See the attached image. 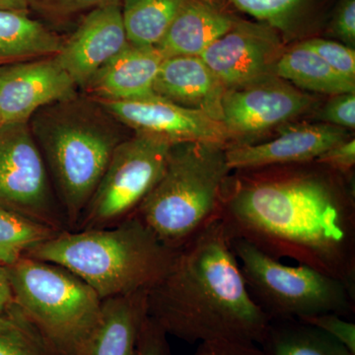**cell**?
<instances>
[{"mask_svg":"<svg viewBox=\"0 0 355 355\" xmlns=\"http://www.w3.org/2000/svg\"><path fill=\"white\" fill-rule=\"evenodd\" d=\"M179 250L159 241L132 216L111 227L62 231L24 257L67 268L105 300L148 291L170 270Z\"/></svg>","mask_w":355,"mask_h":355,"instance_id":"277c9868","label":"cell"},{"mask_svg":"<svg viewBox=\"0 0 355 355\" xmlns=\"http://www.w3.org/2000/svg\"><path fill=\"white\" fill-rule=\"evenodd\" d=\"M331 31L345 44L354 48L355 46V0H342L334 19Z\"/></svg>","mask_w":355,"mask_h":355,"instance_id":"d6a6232c","label":"cell"},{"mask_svg":"<svg viewBox=\"0 0 355 355\" xmlns=\"http://www.w3.org/2000/svg\"><path fill=\"white\" fill-rule=\"evenodd\" d=\"M128 44L120 0H113L93 8L53 57L77 87L83 88Z\"/></svg>","mask_w":355,"mask_h":355,"instance_id":"5bb4252c","label":"cell"},{"mask_svg":"<svg viewBox=\"0 0 355 355\" xmlns=\"http://www.w3.org/2000/svg\"><path fill=\"white\" fill-rule=\"evenodd\" d=\"M2 123V120H1V114H0V125H1Z\"/></svg>","mask_w":355,"mask_h":355,"instance_id":"8d00e7d4","label":"cell"},{"mask_svg":"<svg viewBox=\"0 0 355 355\" xmlns=\"http://www.w3.org/2000/svg\"><path fill=\"white\" fill-rule=\"evenodd\" d=\"M147 291L105 299L101 317L80 355H137L147 316Z\"/></svg>","mask_w":355,"mask_h":355,"instance_id":"ac0fdd59","label":"cell"},{"mask_svg":"<svg viewBox=\"0 0 355 355\" xmlns=\"http://www.w3.org/2000/svg\"><path fill=\"white\" fill-rule=\"evenodd\" d=\"M275 76L296 88L331 96L355 92V83L340 76L302 43L284 51Z\"/></svg>","mask_w":355,"mask_h":355,"instance_id":"ffe728a7","label":"cell"},{"mask_svg":"<svg viewBox=\"0 0 355 355\" xmlns=\"http://www.w3.org/2000/svg\"><path fill=\"white\" fill-rule=\"evenodd\" d=\"M224 91L202 58L189 55L166 58L154 83V92L159 97L220 121Z\"/></svg>","mask_w":355,"mask_h":355,"instance_id":"e0dca14e","label":"cell"},{"mask_svg":"<svg viewBox=\"0 0 355 355\" xmlns=\"http://www.w3.org/2000/svg\"><path fill=\"white\" fill-rule=\"evenodd\" d=\"M64 41L27 13L0 10V62L53 57Z\"/></svg>","mask_w":355,"mask_h":355,"instance_id":"44dd1931","label":"cell"},{"mask_svg":"<svg viewBox=\"0 0 355 355\" xmlns=\"http://www.w3.org/2000/svg\"><path fill=\"white\" fill-rule=\"evenodd\" d=\"M228 240L250 295L270 320L354 316L355 294L340 280L307 266L284 265L241 239Z\"/></svg>","mask_w":355,"mask_h":355,"instance_id":"52a82bcc","label":"cell"},{"mask_svg":"<svg viewBox=\"0 0 355 355\" xmlns=\"http://www.w3.org/2000/svg\"><path fill=\"white\" fill-rule=\"evenodd\" d=\"M171 146L163 137L147 133L123 139L76 230L111 227L132 216L162 174Z\"/></svg>","mask_w":355,"mask_h":355,"instance_id":"ba28073f","label":"cell"},{"mask_svg":"<svg viewBox=\"0 0 355 355\" xmlns=\"http://www.w3.org/2000/svg\"><path fill=\"white\" fill-rule=\"evenodd\" d=\"M76 84L55 57L0 67V114L3 123H28L53 103L76 95Z\"/></svg>","mask_w":355,"mask_h":355,"instance_id":"4fadbf2b","label":"cell"},{"mask_svg":"<svg viewBox=\"0 0 355 355\" xmlns=\"http://www.w3.org/2000/svg\"><path fill=\"white\" fill-rule=\"evenodd\" d=\"M317 163L347 176L355 165V140L347 139L331 146L316 159Z\"/></svg>","mask_w":355,"mask_h":355,"instance_id":"4dcf8cb0","label":"cell"},{"mask_svg":"<svg viewBox=\"0 0 355 355\" xmlns=\"http://www.w3.org/2000/svg\"><path fill=\"white\" fill-rule=\"evenodd\" d=\"M347 139L345 128L324 123H305L288 128L277 139L263 144L227 146L226 161L232 171L312 162L331 146Z\"/></svg>","mask_w":355,"mask_h":355,"instance_id":"9a60e30c","label":"cell"},{"mask_svg":"<svg viewBox=\"0 0 355 355\" xmlns=\"http://www.w3.org/2000/svg\"><path fill=\"white\" fill-rule=\"evenodd\" d=\"M277 33L291 35L315 0H226Z\"/></svg>","mask_w":355,"mask_h":355,"instance_id":"484cf974","label":"cell"},{"mask_svg":"<svg viewBox=\"0 0 355 355\" xmlns=\"http://www.w3.org/2000/svg\"><path fill=\"white\" fill-rule=\"evenodd\" d=\"M260 347L266 355H354L328 334L298 319L270 320Z\"/></svg>","mask_w":355,"mask_h":355,"instance_id":"7402d4cb","label":"cell"},{"mask_svg":"<svg viewBox=\"0 0 355 355\" xmlns=\"http://www.w3.org/2000/svg\"><path fill=\"white\" fill-rule=\"evenodd\" d=\"M188 0H125L121 7L128 43L157 46Z\"/></svg>","mask_w":355,"mask_h":355,"instance_id":"603a6c76","label":"cell"},{"mask_svg":"<svg viewBox=\"0 0 355 355\" xmlns=\"http://www.w3.org/2000/svg\"><path fill=\"white\" fill-rule=\"evenodd\" d=\"M0 209L57 231L69 230L28 123L0 125Z\"/></svg>","mask_w":355,"mask_h":355,"instance_id":"9c48e42d","label":"cell"},{"mask_svg":"<svg viewBox=\"0 0 355 355\" xmlns=\"http://www.w3.org/2000/svg\"><path fill=\"white\" fill-rule=\"evenodd\" d=\"M69 230H76L116 147L127 139L120 121L87 96L40 109L29 121Z\"/></svg>","mask_w":355,"mask_h":355,"instance_id":"3957f363","label":"cell"},{"mask_svg":"<svg viewBox=\"0 0 355 355\" xmlns=\"http://www.w3.org/2000/svg\"><path fill=\"white\" fill-rule=\"evenodd\" d=\"M11 303H13V296L6 266L0 263V312L8 307Z\"/></svg>","mask_w":355,"mask_h":355,"instance_id":"e575fe53","label":"cell"},{"mask_svg":"<svg viewBox=\"0 0 355 355\" xmlns=\"http://www.w3.org/2000/svg\"><path fill=\"white\" fill-rule=\"evenodd\" d=\"M0 355H58L22 309L11 303L0 312Z\"/></svg>","mask_w":355,"mask_h":355,"instance_id":"cb8c5ba5","label":"cell"},{"mask_svg":"<svg viewBox=\"0 0 355 355\" xmlns=\"http://www.w3.org/2000/svg\"><path fill=\"white\" fill-rule=\"evenodd\" d=\"M225 146L205 142L172 144L162 174L132 216L159 241L181 249L220 219L230 172Z\"/></svg>","mask_w":355,"mask_h":355,"instance_id":"5b68a950","label":"cell"},{"mask_svg":"<svg viewBox=\"0 0 355 355\" xmlns=\"http://www.w3.org/2000/svg\"><path fill=\"white\" fill-rule=\"evenodd\" d=\"M164 55L157 46L128 44L98 70L83 89L101 101H130L156 95L154 83Z\"/></svg>","mask_w":355,"mask_h":355,"instance_id":"2e32d148","label":"cell"},{"mask_svg":"<svg viewBox=\"0 0 355 355\" xmlns=\"http://www.w3.org/2000/svg\"><path fill=\"white\" fill-rule=\"evenodd\" d=\"M340 76L355 83V51L345 44L324 39L302 42Z\"/></svg>","mask_w":355,"mask_h":355,"instance_id":"4316f807","label":"cell"},{"mask_svg":"<svg viewBox=\"0 0 355 355\" xmlns=\"http://www.w3.org/2000/svg\"><path fill=\"white\" fill-rule=\"evenodd\" d=\"M60 232L62 231L0 209V263L6 266L12 265L30 249Z\"/></svg>","mask_w":355,"mask_h":355,"instance_id":"d4e9b609","label":"cell"},{"mask_svg":"<svg viewBox=\"0 0 355 355\" xmlns=\"http://www.w3.org/2000/svg\"><path fill=\"white\" fill-rule=\"evenodd\" d=\"M146 304L147 316L167 336L189 343L261 345L270 321L250 295L220 221L179 250L147 291Z\"/></svg>","mask_w":355,"mask_h":355,"instance_id":"7a4b0ae2","label":"cell"},{"mask_svg":"<svg viewBox=\"0 0 355 355\" xmlns=\"http://www.w3.org/2000/svg\"><path fill=\"white\" fill-rule=\"evenodd\" d=\"M284 51L279 33L270 26L236 21L200 57L226 90L275 76Z\"/></svg>","mask_w":355,"mask_h":355,"instance_id":"8fae6325","label":"cell"},{"mask_svg":"<svg viewBox=\"0 0 355 355\" xmlns=\"http://www.w3.org/2000/svg\"><path fill=\"white\" fill-rule=\"evenodd\" d=\"M195 355H266L260 345L234 342L200 343Z\"/></svg>","mask_w":355,"mask_h":355,"instance_id":"836d02e7","label":"cell"},{"mask_svg":"<svg viewBox=\"0 0 355 355\" xmlns=\"http://www.w3.org/2000/svg\"><path fill=\"white\" fill-rule=\"evenodd\" d=\"M96 101L121 125L135 132L163 137L172 144L205 142L226 147L230 139L222 121L157 95L130 101Z\"/></svg>","mask_w":355,"mask_h":355,"instance_id":"7c38bea8","label":"cell"},{"mask_svg":"<svg viewBox=\"0 0 355 355\" xmlns=\"http://www.w3.org/2000/svg\"><path fill=\"white\" fill-rule=\"evenodd\" d=\"M167 336L154 320L146 316L137 338V355H171Z\"/></svg>","mask_w":355,"mask_h":355,"instance_id":"f546056e","label":"cell"},{"mask_svg":"<svg viewBox=\"0 0 355 355\" xmlns=\"http://www.w3.org/2000/svg\"><path fill=\"white\" fill-rule=\"evenodd\" d=\"M318 119L342 128H355V92L333 96L320 110Z\"/></svg>","mask_w":355,"mask_h":355,"instance_id":"f1b7e54d","label":"cell"},{"mask_svg":"<svg viewBox=\"0 0 355 355\" xmlns=\"http://www.w3.org/2000/svg\"><path fill=\"white\" fill-rule=\"evenodd\" d=\"M235 23L234 17L211 0H188L156 46L165 58L200 57Z\"/></svg>","mask_w":355,"mask_h":355,"instance_id":"d6986e66","label":"cell"},{"mask_svg":"<svg viewBox=\"0 0 355 355\" xmlns=\"http://www.w3.org/2000/svg\"><path fill=\"white\" fill-rule=\"evenodd\" d=\"M314 99L275 76L226 89L222 123L229 139H247L304 114Z\"/></svg>","mask_w":355,"mask_h":355,"instance_id":"30bf717a","label":"cell"},{"mask_svg":"<svg viewBox=\"0 0 355 355\" xmlns=\"http://www.w3.org/2000/svg\"><path fill=\"white\" fill-rule=\"evenodd\" d=\"M29 0H0V10L27 13Z\"/></svg>","mask_w":355,"mask_h":355,"instance_id":"d590c367","label":"cell"},{"mask_svg":"<svg viewBox=\"0 0 355 355\" xmlns=\"http://www.w3.org/2000/svg\"><path fill=\"white\" fill-rule=\"evenodd\" d=\"M113 0H29L30 6L49 16H67Z\"/></svg>","mask_w":355,"mask_h":355,"instance_id":"1f68e13d","label":"cell"},{"mask_svg":"<svg viewBox=\"0 0 355 355\" xmlns=\"http://www.w3.org/2000/svg\"><path fill=\"white\" fill-rule=\"evenodd\" d=\"M237 171L219 219L228 239L319 270L355 294V203L345 176L316 161Z\"/></svg>","mask_w":355,"mask_h":355,"instance_id":"6da1fadb","label":"cell"},{"mask_svg":"<svg viewBox=\"0 0 355 355\" xmlns=\"http://www.w3.org/2000/svg\"><path fill=\"white\" fill-rule=\"evenodd\" d=\"M300 321L312 324L345 345L355 355V324L335 313L301 318Z\"/></svg>","mask_w":355,"mask_h":355,"instance_id":"83f0119b","label":"cell"},{"mask_svg":"<svg viewBox=\"0 0 355 355\" xmlns=\"http://www.w3.org/2000/svg\"><path fill=\"white\" fill-rule=\"evenodd\" d=\"M13 301L58 355H80L101 317L103 300L62 266L22 257L6 266Z\"/></svg>","mask_w":355,"mask_h":355,"instance_id":"8992f818","label":"cell"}]
</instances>
